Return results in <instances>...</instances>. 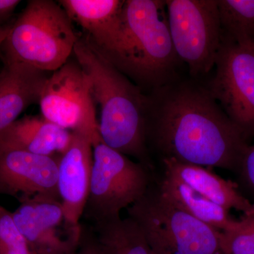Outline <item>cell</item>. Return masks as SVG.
Returning a JSON list of instances; mask_svg holds the SVG:
<instances>
[{
    "label": "cell",
    "instance_id": "7a4b0ae2",
    "mask_svg": "<svg viewBox=\"0 0 254 254\" xmlns=\"http://www.w3.org/2000/svg\"><path fill=\"white\" fill-rule=\"evenodd\" d=\"M73 54L89 78L93 101L99 106L102 141L153 171L146 138L148 97L86 38H78Z\"/></svg>",
    "mask_w": 254,
    "mask_h": 254
},
{
    "label": "cell",
    "instance_id": "3957f363",
    "mask_svg": "<svg viewBox=\"0 0 254 254\" xmlns=\"http://www.w3.org/2000/svg\"><path fill=\"white\" fill-rule=\"evenodd\" d=\"M99 53L125 76L152 91L173 81L180 59L165 1L125 0L116 37Z\"/></svg>",
    "mask_w": 254,
    "mask_h": 254
},
{
    "label": "cell",
    "instance_id": "9a60e30c",
    "mask_svg": "<svg viewBox=\"0 0 254 254\" xmlns=\"http://www.w3.org/2000/svg\"><path fill=\"white\" fill-rule=\"evenodd\" d=\"M72 135L43 117L26 116L18 119L0 133V144L33 154L56 156L66 151Z\"/></svg>",
    "mask_w": 254,
    "mask_h": 254
},
{
    "label": "cell",
    "instance_id": "9c48e42d",
    "mask_svg": "<svg viewBox=\"0 0 254 254\" xmlns=\"http://www.w3.org/2000/svg\"><path fill=\"white\" fill-rule=\"evenodd\" d=\"M38 103L43 118L50 123L92 141L99 133L91 83L76 59L68 60L48 78Z\"/></svg>",
    "mask_w": 254,
    "mask_h": 254
},
{
    "label": "cell",
    "instance_id": "5b68a950",
    "mask_svg": "<svg viewBox=\"0 0 254 254\" xmlns=\"http://www.w3.org/2000/svg\"><path fill=\"white\" fill-rule=\"evenodd\" d=\"M127 210L155 254H223L221 231L176 208L162 194L155 180Z\"/></svg>",
    "mask_w": 254,
    "mask_h": 254
},
{
    "label": "cell",
    "instance_id": "603a6c76",
    "mask_svg": "<svg viewBox=\"0 0 254 254\" xmlns=\"http://www.w3.org/2000/svg\"><path fill=\"white\" fill-rule=\"evenodd\" d=\"M240 172L244 174L249 183L254 187V145H250L246 152Z\"/></svg>",
    "mask_w": 254,
    "mask_h": 254
},
{
    "label": "cell",
    "instance_id": "ffe728a7",
    "mask_svg": "<svg viewBox=\"0 0 254 254\" xmlns=\"http://www.w3.org/2000/svg\"><path fill=\"white\" fill-rule=\"evenodd\" d=\"M223 254H254V213L244 215L235 226L220 233Z\"/></svg>",
    "mask_w": 254,
    "mask_h": 254
},
{
    "label": "cell",
    "instance_id": "ba28073f",
    "mask_svg": "<svg viewBox=\"0 0 254 254\" xmlns=\"http://www.w3.org/2000/svg\"><path fill=\"white\" fill-rule=\"evenodd\" d=\"M208 90L245 139L254 136V46L222 38Z\"/></svg>",
    "mask_w": 254,
    "mask_h": 254
},
{
    "label": "cell",
    "instance_id": "5bb4252c",
    "mask_svg": "<svg viewBox=\"0 0 254 254\" xmlns=\"http://www.w3.org/2000/svg\"><path fill=\"white\" fill-rule=\"evenodd\" d=\"M163 165V174L185 184L229 211L234 209L244 215L254 213V203L240 193L236 184L218 176L210 168L171 159H164Z\"/></svg>",
    "mask_w": 254,
    "mask_h": 254
},
{
    "label": "cell",
    "instance_id": "2e32d148",
    "mask_svg": "<svg viewBox=\"0 0 254 254\" xmlns=\"http://www.w3.org/2000/svg\"><path fill=\"white\" fill-rule=\"evenodd\" d=\"M68 17L87 33L98 51L108 49L115 40L125 0H61Z\"/></svg>",
    "mask_w": 254,
    "mask_h": 254
},
{
    "label": "cell",
    "instance_id": "6da1fadb",
    "mask_svg": "<svg viewBox=\"0 0 254 254\" xmlns=\"http://www.w3.org/2000/svg\"><path fill=\"white\" fill-rule=\"evenodd\" d=\"M148 97L147 144L162 160L240 172L250 145L208 88L172 81Z\"/></svg>",
    "mask_w": 254,
    "mask_h": 254
},
{
    "label": "cell",
    "instance_id": "4fadbf2b",
    "mask_svg": "<svg viewBox=\"0 0 254 254\" xmlns=\"http://www.w3.org/2000/svg\"><path fill=\"white\" fill-rule=\"evenodd\" d=\"M48 78L41 70L21 64L4 63L0 71V133L16 122L28 107L39 103Z\"/></svg>",
    "mask_w": 254,
    "mask_h": 254
},
{
    "label": "cell",
    "instance_id": "e0dca14e",
    "mask_svg": "<svg viewBox=\"0 0 254 254\" xmlns=\"http://www.w3.org/2000/svg\"><path fill=\"white\" fill-rule=\"evenodd\" d=\"M156 183L162 194L172 204L199 221L221 232L229 230L236 224L237 220L232 218L229 210L182 182L163 174L161 180Z\"/></svg>",
    "mask_w": 254,
    "mask_h": 254
},
{
    "label": "cell",
    "instance_id": "30bf717a",
    "mask_svg": "<svg viewBox=\"0 0 254 254\" xmlns=\"http://www.w3.org/2000/svg\"><path fill=\"white\" fill-rule=\"evenodd\" d=\"M13 220L36 254H72L79 245L82 225L65 217L61 201L46 195L18 198Z\"/></svg>",
    "mask_w": 254,
    "mask_h": 254
},
{
    "label": "cell",
    "instance_id": "8992f818",
    "mask_svg": "<svg viewBox=\"0 0 254 254\" xmlns=\"http://www.w3.org/2000/svg\"><path fill=\"white\" fill-rule=\"evenodd\" d=\"M92 145L93 168L83 215L96 223L120 218L122 210L140 199L155 178L143 164L103 143L99 133Z\"/></svg>",
    "mask_w": 254,
    "mask_h": 254
},
{
    "label": "cell",
    "instance_id": "52a82bcc",
    "mask_svg": "<svg viewBox=\"0 0 254 254\" xmlns=\"http://www.w3.org/2000/svg\"><path fill=\"white\" fill-rule=\"evenodd\" d=\"M174 48L193 77L215 67L222 43L218 0H166Z\"/></svg>",
    "mask_w": 254,
    "mask_h": 254
},
{
    "label": "cell",
    "instance_id": "ac0fdd59",
    "mask_svg": "<svg viewBox=\"0 0 254 254\" xmlns=\"http://www.w3.org/2000/svg\"><path fill=\"white\" fill-rule=\"evenodd\" d=\"M92 229L100 254H155L141 229L128 217L96 222Z\"/></svg>",
    "mask_w": 254,
    "mask_h": 254
},
{
    "label": "cell",
    "instance_id": "277c9868",
    "mask_svg": "<svg viewBox=\"0 0 254 254\" xmlns=\"http://www.w3.org/2000/svg\"><path fill=\"white\" fill-rule=\"evenodd\" d=\"M78 38L61 5L31 0L10 26L1 48L4 63L54 72L73 54Z\"/></svg>",
    "mask_w": 254,
    "mask_h": 254
},
{
    "label": "cell",
    "instance_id": "d6986e66",
    "mask_svg": "<svg viewBox=\"0 0 254 254\" xmlns=\"http://www.w3.org/2000/svg\"><path fill=\"white\" fill-rule=\"evenodd\" d=\"M222 38L254 46V0H218Z\"/></svg>",
    "mask_w": 254,
    "mask_h": 254
},
{
    "label": "cell",
    "instance_id": "8fae6325",
    "mask_svg": "<svg viewBox=\"0 0 254 254\" xmlns=\"http://www.w3.org/2000/svg\"><path fill=\"white\" fill-rule=\"evenodd\" d=\"M59 155L45 156L0 144V194L30 197L46 195L60 199Z\"/></svg>",
    "mask_w": 254,
    "mask_h": 254
},
{
    "label": "cell",
    "instance_id": "44dd1931",
    "mask_svg": "<svg viewBox=\"0 0 254 254\" xmlns=\"http://www.w3.org/2000/svg\"><path fill=\"white\" fill-rule=\"evenodd\" d=\"M0 254H36L15 224L11 212L1 205Z\"/></svg>",
    "mask_w": 254,
    "mask_h": 254
},
{
    "label": "cell",
    "instance_id": "7402d4cb",
    "mask_svg": "<svg viewBox=\"0 0 254 254\" xmlns=\"http://www.w3.org/2000/svg\"><path fill=\"white\" fill-rule=\"evenodd\" d=\"M72 254H100L93 229L82 225L81 240Z\"/></svg>",
    "mask_w": 254,
    "mask_h": 254
},
{
    "label": "cell",
    "instance_id": "7c38bea8",
    "mask_svg": "<svg viewBox=\"0 0 254 254\" xmlns=\"http://www.w3.org/2000/svg\"><path fill=\"white\" fill-rule=\"evenodd\" d=\"M72 133L69 146L59 155L58 190L65 217L73 225H80L89 194L93 145L90 137Z\"/></svg>",
    "mask_w": 254,
    "mask_h": 254
},
{
    "label": "cell",
    "instance_id": "d4e9b609",
    "mask_svg": "<svg viewBox=\"0 0 254 254\" xmlns=\"http://www.w3.org/2000/svg\"><path fill=\"white\" fill-rule=\"evenodd\" d=\"M10 26H4V27H0V58L1 57V48H2L3 43L6 36H7L8 32H9Z\"/></svg>",
    "mask_w": 254,
    "mask_h": 254
},
{
    "label": "cell",
    "instance_id": "cb8c5ba5",
    "mask_svg": "<svg viewBox=\"0 0 254 254\" xmlns=\"http://www.w3.org/2000/svg\"><path fill=\"white\" fill-rule=\"evenodd\" d=\"M19 0H0V27H4V23L11 18L18 5Z\"/></svg>",
    "mask_w": 254,
    "mask_h": 254
}]
</instances>
